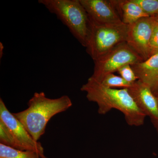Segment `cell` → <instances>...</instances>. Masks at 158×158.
<instances>
[{
	"instance_id": "44dd1931",
	"label": "cell",
	"mask_w": 158,
	"mask_h": 158,
	"mask_svg": "<svg viewBox=\"0 0 158 158\" xmlns=\"http://www.w3.org/2000/svg\"><path fill=\"white\" fill-rule=\"evenodd\" d=\"M156 96L158 98V93L157 94H156Z\"/></svg>"
},
{
	"instance_id": "d6986e66",
	"label": "cell",
	"mask_w": 158,
	"mask_h": 158,
	"mask_svg": "<svg viewBox=\"0 0 158 158\" xmlns=\"http://www.w3.org/2000/svg\"><path fill=\"white\" fill-rule=\"evenodd\" d=\"M152 124L153 125L154 127H155L158 134V121L152 123Z\"/></svg>"
},
{
	"instance_id": "ffe728a7",
	"label": "cell",
	"mask_w": 158,
	"mask_h": 158,
	"mask_svg": "<svg viewBox=\"0 0 158 158\" xmlns=\"http://www.w3.org/2000/svg\"><path fill=\"white\" fill-rule=\"evenodd\" d=\"M40 158H48V157H47L45 155H44V154L42 155L41 156H40Z\"/></svg>"
},
{
	"instance_id": "277c9868",
	"label": "cell",
	"mask_w": 158,
	"mask_h": 158,
	"mask_svg": "<svg viewBox=\"0 0 158 158\" xmlns=\"http://www.w3.org/2000/svg\"><path fill=\"white\" fill-rule=\"evenodd\" d=\"M86 52L94 61L118 44L126 42L128 25L123 23L102 24L89 19Z\"/></svg>"
},
{
	"instance_id": "4fadbf2b",
	"label": "cell",
	"mask_w": 158,
	"mask_h": 158,
	"mask_svg": "<svg viewBox=\"0 0 158 158\" xmlns=\"http://www.w3.org/2000/svg\"><path fill=\"white\" fill-rule=\"evenodd\" d=\"M100 83L108 88L116 89H127L131 87L132 84L125 81L121 77L116 76L114 73L107 75Z\"/></svg>"
},
{
	"instance_id": "8992f818",
	"label": "cell",
	"mask_w": 158,
	"mask_h": 158,
	"mask_svg": "<svg viewBox=\"0 0 158 158\" xmlns=\"http://www.w3.org/2000/svg\"><path fill=\"white\" fill-rule=\"evenodd\" d=\"M0 120L9 129L14 140L15 148L34 152L40 156L44 154L41 143L33 139L22 123L8 110L2 98H0Z\"/></svg>"
},
{
	"instance_id": "2e32d148",
	"label": "cell",
	"mask_w": 158,
	"mask_h": 158,
	"mask_svg": "<svg viewBox=\"0 0 158 158\" xmlns=\"http://www.w3.org/2000/svg\"><path fill=\"white\" fill-rule=\"evenodd\" d=\"M120 76L130 84L138 81V78L130 65H126L122 66L117 71Z\"/></svg>"
},
{
	"instance_id": "5bb4252c",
	"label": "cell",
	"mask_w": 158,
	"mask_h": 158,
	"mask_svg": "<svg viewBox=\"0 0 158 158\" xmlns=\"http://www.w3.org/2000/svg\"><path fill=\"white\" fill-rule=\"evenodd\" d=\"M149 17L158 16V0H133Z\"/></svg>"
},
{
	"instance_id": "9c48e42d",
	"label": "cell",
	"mask_w": 158,
	"mask_h": 158,
	"mask_svg": "<svg viewBox=\"0 0 158 158\" xmlns=\"http://www.w3.org/2000/svg\"><path fill=\"white\" fill-rule=\"evenodd\" d=\"M80 2L89 19L94 22L102 24L122 22L111 0H80Z\"/></svg>"
},
{
	"instance_id": "ba28073f",
	"label": "cell",
	"mask_w": 158,
	"mask_h": 158,
	"mask_svg": "<svg viewBox=\"0 0 158 158\" xmlns=\"http://www.w3.org/2000/svg\"><path fill=\"white\" fill-rule=\"evenodd\" d=\"M127 89L138 107L152 123L158 121V98L149 86L138 80Z\"/></svg>"
},
{
	"instance_id": "6da1fadb",
	"label": "cell",
	"mask_w": 158,
	"mask_h": 158,
	"mask_svg": "<svg viewBox=\"0 0 158 158\" xmlns=\"http://www.w3.org/2000/svg\"><path fill=\"white\" fill-rule=\"evenodd\" d=\"M81 90L86 93L89 102L97 104L100 115H105L112 110H116L122 113L130 126L139 127L144 125L146 116L138 107L127 88H108L90 77L87 83L82 85Z\"/></svg>"
},
{
	"instance_id": "30bf717a",
	"label": "cell",
	"mask_w": 158,
	"mask_h": 158,
	"mask_svg": "<svg viewBox=\"0 0 158 158\" xmlns=\"http://www.w3.org/2000/svg\"><path fill=\"white\" fill-rule=\"evenodd\" d=\"M138 81L149 86L155 94L158 93V52L131 65Z\"/></svg>"
},
{
	"instance_id": "5b68a950",
	"label": "cell",
	"mask_w": 158,
	"mask_h": 158,
	"mask_svg": "<svg viewBox=\"0 0 158 158\" xmlns=\"http://www.w3.org/2000/svg\"><path fill=\"white\" fill-rule=\"evenodd\" d=\"M143 61L126 42L123 43L94 61L93 73L90 77L100 82L107 75L114 73L122 66L134 65Z\"/></svg>"
},
{
	"instance_id": "e0dca14e",
	"label": "cell",
	"mask_w": 158,
	"mask_h": 158,
	"mask_svg": "<svg viewBox=\"0 0 158 158\" xmlns=\"http://www.w3.org/2000/svg\"><path fill=\"white\" fill-rule=\"evenodd\" d=\"M150 48L151 56L158 52V16L154 17Z\"/></svg>"
},
{
	"instance_id": "8fae6325",
	"label": "cell",
	"mask_w": 158,
	"mask_h": 158,
	"mask_svg": "<svg viewBox=\"0 0 158 158\" xmlns=\"http://www.w3.org/2000/svg\"><path fill=\"white\" fill-rule=\"evenodd\" d=\"M122 22L131 24L143 18L149 17L133 0H111Z\"/></svg>"
},
{
	"instance_id": "ac0fdd59",
	"label": "cell",
	"mask_w": 158,
	"mask_h": 158,
	"mask_svg": "<svg viewBox=\"0 0 158 158\" xmlns=\"http://www.w3.org/2000/svg\"><path fill=\"white\" fill-rule=\"evenodd\" d=\"M4 48L3 44L2 42H0V59H1L2 58Z\"/></svg>"
},
{
	"instance_id": "52a82bcc",
	"label": "cell",
	"mask_w": 158,
	"mask_h": 158,
	"mask_svg": "<svg viewBox=\"0 0 158 158\" xmlns=\"http://www.w3.org/2000/svg\"><path fill=\"white\" fill-rule=\"evenodd\" d=\"M154 17L143 18L128 25L126 42L145 60L151 56L150 42Z\"/></svg>"
},
{
	"instance_id": "9a60e30c",
	"label": "cell",
	"mask_w": 158,
	"mask_h": 158,
	"mask_svg": "<svg viewBox=\"0 0 158 158\" xmlns=\"http://www.w3.org/2000/svg\"><path fill=\"white\" fill-rule=\"evenodd\" d=\"M0 144L15 148V142L9 129L0 120Z\"/></svg>"
},
{
	"instance_id": "7c38bea8",
	"label": "cell",
	"mask_w": 158,
	"mask_h": 158,
	"mask_svg": "<svg viewBox=\"0 0 158 158\" xmlns=\"http://www.w3.org/2000/svg\"><path fill=\"white\" fill-rule=\"evenodd\" d=\"M0 158H40L39 154L30 151L20 150L0 144Z\"/></svg>"
},
{
	"instance_id": "3957f363",
	"label": "cell",
	"mask_w": 158,
	"mask_h": 158,
	"mask_svg": "<svg viewBox=\"0 0 158 158\" xmlns=\"http://www.w3.org/2000/svg\"><path fill=\"white\" fill-rule=\"evenodd\" d=\"M55 14L71 34L85 48L89 31V18L80 0H39Z\"/></svg>"
},
{
	"instance_id": "7a4b0ae2",
	"label": "cell",
	"mask_w": 158,
	"mask_h": 158,
	"mask_svg": "<svg viewBox=\"0 0 158 158\" xmlns=\"http://www.w3.org/2000/svg\"><path fill=\"white\" fill-rule=\"evenodd\" d=\"M72 105L71 100L67 95L52 99L47 97L44 92H35L29 100L28 107L13 114L33 139L38 141L45 133L47 125L51 118L65 112Z\"/></svg>"
}]
</instances>
